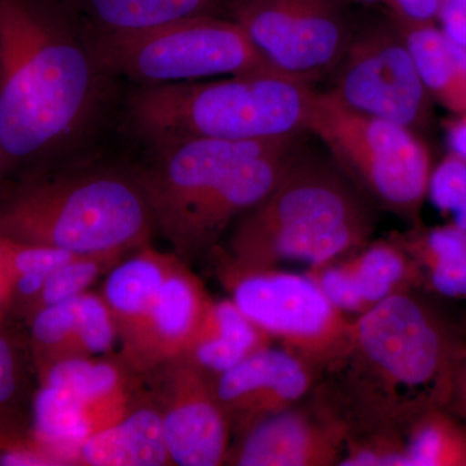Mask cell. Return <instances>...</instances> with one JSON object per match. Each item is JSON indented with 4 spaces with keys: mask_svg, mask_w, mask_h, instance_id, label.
I'll use <instances>...</instances> for the list:
<instances>
[{
    "mask_svg": "<svg viewBox=\"0 0 466 466\" xmlns=\"http://www.w3.org/2000/svg\"><path fill=\"white\" fill-rule=\"evenodd\" d=\"M415 290L352 318L348 352L328 370L336 386L323 403L349 434L404 431L426 410L449 406L465 339Z\"/></svg>",
    "mask_w": 466,
    "mask_h": 466,
    "instance_id": "6da1fadb",
    "label": "cell"
},
{
    "mask_svg": "<svg viewBox=\"0 0 466 466\" xmlns=\"http://www.w3.org/2000/svg\"><path fill=\"white\" fill-rule=\"evenodd\" d=\"M94 60L35 0H0V146L8 162L42 155L82 127Z\"/></svg>",
    "mask_w": 466,
    "mask_h": 466,
    "instance_id": "7a4b0ae2",
    "label": "cell"
},
{
    "mask_svg": "<svg viewBox=\"0 0 466 466\" xmlns=\"http://www.w3.org/2000/svg\"><path fill=\"white\" fill-rule=\"evenodd\" d=\"M370 201L336 162L297 147L271 192L242 214L228 259L249 268H308L336 262L370 241Z\"/></svg>",
    "mask_w": 466,
    "mask_h": 466,
    "instance_id": "3957f363",
    "label": "cell"
},
{
    "mask_svg": "<svg viewBox=\"0 0 466 466\" xmlns=\"http://www.w3.org/2000/svg\"><path fill=\"white\" fill-rule=\"evenodd\" d=\"M315 94L312 84L280 73L150 85L131 97L130 116L155 147L186 139H288L308 133Z\"/></svg>",
    "mask_w": 466,
    "mask_h": 466,
    "instance_id": "277c9868",
    "label": "cell"
},
{
    "mask_svg": "<svg viewBox=\"0 0 466 466\" xmlns=\"http://www.w3.org/2000/svg\"><path fill=\"white\" fill-rule=\"evenodd\" d=\"M152 211L137 177L90 173L27 184L0 201V238L116 259L148 241Z\"/></svg>",
    "mask_w": 466,
    "mask_h": 466,
    "instance_id": "5b68a950",
    "label": "cell"
},
{
    "mask_svg": "<svg viewBox=\"0 0 466 466\" xmlns=\"http://www.w3.org/2000/svg\"><path fill=\"white\" fill-rule=\"evenodd\" d=\"M308 133L319 137L368 201L413 226L420 223L433 167L415 131L357 112L332 91H317Z\"/></svg>",
    "mask_w": 466,
    "mask_h": 466,
    "instance_id": "8992f818",
    "label": "cell"
},
{
    "mask_svg": "<svg viewBox=\"0 0 466 466\" xmlns=\"http://www.w3.org/2000/svg\"><path fill=\"white\" fill-rule=\"evenodd\" d=\"M94 54L95 61L106 69L152 85L280 73L260 55L238 21L216 15L182 18L143 32L104 34Z\"/></svg>",
    "mask_w": 466,
    "mask_h": 466,
    "instance_id": "52a82bcc",
    "label": "cell"
},
{
    "mask_svg": "<svg viewBox=\"0 0 466 466\" xmlns=\"http://www.w3.org/2000/svg\"><path fill=\"white\" fill-rule=\"evenodd\" d=\"M220 278L257 327L319 372H328L345 357L352 318L334 308L306 272L249 268L227 259Z\"/></svg>",
    "mask_w": 466,
    "mask_h": 466,
    "instance_id": "ba28073f",
    "label": "cell"
},
{
    "mask_svg": "<svg viewBox=\"0 0 466 466\" xmlns=\"http://www.w3.org/2000/svg\"><path fill=\"white\" fill-rule=\"evenodd\" d=\"M333 75L329 91L350 108L415 133L428 122L431 96L391 20L352 33Z\"/></svg>",
    "mask_w": 466,
    "mask_h": 466,
    "instance_id": "9c48e42d",
    "label": "cell"
},
{
    "mask_svg": "<svg viewBox=\"0 0 466 466\" xmlns=\"http://www.w3.org/2000/svg\"><path fill=\"white\" fill-rule=\"evenodd\" d=\"M345 0H257L233 7L263 57L281 75L312 84L339 66L351 27Z\"/></svg>",
    "mask_w": 466,
    "mask_h": 466,
    "instance_id": "30bf717a",
    "label": "cell"
},
{
    "mask_svg": "<svg viewBox=\"0 0 466 466\" xmlns=\"http://www.w3.org/2000/svg\"><path fill=\"white\" fill-rule=\"evenodd\" d=\"M302 137L240 142L186 139L156 147L157 156L137 177L153 220L167 238L187 213L233 168L284 148Z\"/></svg>",
    "mask_w": 466,
    "mask_h": 466,
    "instance_id": "8fae6325",
    "label": "cell"
},
{
    "mask_svg": "<svg viewBox=\"0 0 466 466\" xmlns=\"http://www.w3.org/2000/svg\"><path fill=\"white\" fill-rule=\"evenodd\" d=\"M167 368L164 403L159 408L173 465L227 464L232 428L214 390L213 377L177 358Z\"/></svg>",
    "mask_w": 466,
    "mask_h": 466,
    "instance_id": "7c38bea8",
    "label": "cell"
},
{
    "mask_svg": "<svg viewBox=\"0 0 466 466\" xmlns=\"http://www.w3.org/2000/svg\"><path fill=\"white\" fill-rule=\"evenodd\" d=\"M318 373L309 361L271 345L213 377L214 390L232 431L241 435L267 417L299 406Z\"/></svg>",
    "mask_w": 466,
    "mask_h": 466,
    "instance_id": "4fadbf2b",
    "label": "cell"
},
{
    "mask_svg": "<svg viewBox=\"0 0 466 466\" xmlns=\"http://www.w3.org/2000/svg\"><path fill=\"white\" fill-rule=\"evenodd\" d=\"M349 426L320 403L314 410L289 408L262 420L231 446L227 464L238 466L339 465Z\"/></svg>",
    "mask_w": 466,
    "mask_h": 466,
    "instance_id": "5bb4252c",
    "label": "cell"
},
{
    "mask_svg": "<svg viewBox=\"0 0 466 466\" xmlns=\"http://www.w3.org/2000/svg\"><path fill=\"white\" fill-rule=\"evenodd\" d=\"M299 142L300 137L229 171L167 236L177 254L186 258L207 250L232 220L262 201L283 177Z\"/></svg>",
    "mask_w": 466,
    "mask_h": 466,
    "instance_id": "9a60e30c",
    "label": "cell"
},
{
    "mask_svg": "<svg viewBox=\"0 0 466 466\" xmlns=\"http://www.w3.org/2000/svg\"><path fill=\"white\" fill-rule=\"evenodd\" d=\"M210 302L201 281L177 258L126 364L148 370L182 358Z\"/></svg>",
    "mask_w": 466,
    "mask_h": 466,
    "instance_id": "2e32d148",
    "label": "cell"
},
{
    "mask_svg": "<svg viewBox=\"0 0 466 466\" xmlns=\"http://www.w3.org/2000/svg\"><path fill=\"white\" fill-rule=\"evenodd\" d=\"M175 260V257L144 245L139 253L116 265L106 276L101 297L115 319L124 357L142 332Z\"/></svg>",
    "mask_w": 466,
    "mask_h": 466,
    "instance_id": "e0dca14e",
    "label": "cell"
},
{
    "mask_svg": "<svg viewBox=\"0 0 466 466\" xmlns=\"http://www.w3.org/2000/svg\"><path fill=\"white\" fill-rule=\"evenodd\" d=\"M76 464L90 466L173 465L165 441L161 410L156 406L133 408L115 424L88 437Z\"/></svg>",
    "mask_w": 466,
    "mask_h": 466,
    "instance_id": "ac0fdd59",
    "label": "cell"
},
{
    "mask_svg": "<svg viewBox=\"0 0 466 466\" xmlns=\"http://www.w3.org/2000/svg\"><path fill=\"white\" fill-rule=\"evenodd\" d=\"M271 345L272 339L231 299H211L183 358L216 377Z\"/></svg>",
    "mask_w": 466,
    "mask_h": 466,
    "instance_id": "d6986e66",
    "label": "cell"
},
{
    "mask_svg": "<svg viewBox=\"0 0 466 466\" xmlns=\"http://www.w3.org/2000/svg\"><path fill=\"white\" fill-rule=\"evenodd\" d=\"M421 272L422 287L446 299H466V231L452 223L394 235Z\"/></svg>",
    "mask_w": 466,
    "mask_h": 466,
    "instance_id": "ffe728a7",
    "label": "cell"
},
{
    "mask_svg": "<svg viewBox=\"0 0 466 466\" xmlns=\"http://www.w3.org/2000/svg\"><path fill=\"white\" fill-rule=\"evenodd\" d=\"M392 23L403 36L429 95L456 115L466 112V75L453 56L450 39L433 23Z\"/></svg>",
    "mask_w": 466,
    "mask_h": 466,
    "instance_id": "44dd1931",
    "label": "cell"
},
{
    "mask_svg": "<svg viewBox=\"0 0 466 466\" xmlns=\"http://www.w3.org/2000/svg\"><path fill=\"white\" fill-rule=\"evenodd\" d=\"M345 260L370 309L400 291L422 287L419 266L394 235L367 242Z\"/></svg>",
    "mask_w": 466,
    "mask_h": 466,
    "instance_id": "7402d4cb",
    "label": "cell"
},
{
    "mask_svg": "<svg viewBox=\"0 0 466 466\" xmlns=\"http://www.w3.org/2000/svg\"><path fill=\"white\" fill-rule=\"evenodd\" d=\"M106 34L143 32L201 15H214L223 0H85Z\"/></svg>",
    "mask_w": 466,
    "mask_h": 466,
    "instance_id": "603a6c76",
    "label": "cell"
},
{
    "mask_svg": "<svg viewBox=\"0 0 466 466\" xmlns=\"http://www.w3.org/2000/svg\"><path fill=\"white\" fill-rule=\"evenodd\" d=\"M403 433L408 466H466V424L447 408L426 410Z\"/></svg>",
    "mask_w": 466,
    "mask_h": 466,
    "instance_id": "cb8c5ba5",
    "label": "cell"
},
{
    "mask_svg": "<svg viewBox=\"0 0 466 466\" xmlns=\"http://www.w3.org/2000/svg\"><path fill=\"white\" fill-rule=\"evenodd\" d=\"M118 333L103 297L85 291L76 299V357L106 355Z\"/></svg>",
    "mask_w": 466,
    "mask_h": 466,
    "instance_id": "d4e9b609",
    "label": "cell"
},
{
    "mask_svg": "<svg viewBox=\"0 0 466 466\" xmlns=\"http://www.w3.org/2000/svg\"><path fill=\"white\" fill-rule=\"evenodd\" d=\"M116 262L108 257L79 256L52 272L43 285V289L32 308L27 311L25 321L34 312L64 300L76 299L84 294L103 272L104 267Z\"/></svg>",
    "mask_w": 466,
    "mask_h": 466,
    "instance_id": "484cf974",
    "label": "cell"
},
{
    "mask_svg": "<svg viewBox=\"0 0 466 466\" xmlns=\"http://www.w3.org/2000/svg\"><path fill=\"white\" fill-rule=\"evenodd\" d=\"M56 458L36 441L26 412L0 413V466H56Z\"/></svg>",
    "mask_w": 466,
    "mask_h": 466,
    "instance_id": "4316f807",
    "label": "cell"
},
{
    "mask_svg": "<svg viewBox=\"0 0 466 466\" xmlns=\"http://www.w3.org/2000/svg\"><path fill=\"white\" fill-rule=\"evenodd\" d=\"M26 358H30L27 342L3 329L0 324V413L26 412Z\"/></svg>",
    "mask_w": 466,
    "mask_h": 466,
    "instance_id": "83f0119b",
    "label": "cell"
},
{
    "mask_svg": "<svg viewBox=\"0 0 466 466\" xmlns=\"http://www.w3.org/2000/svg\"><path fill=\"white\" fill-rule=\"evenodd\" d=\"M339 466H408L403 431L349 434Z\"/></svg>",
    "mask_w": 466,
    "mask_h": 466,
    "instance_id": "f1b7e54d",
    "label": "cell"
},
{
    "mask_svg": "<svg viewBox=\"0 0 466 466\" xmlns=\"http://www.w3.org/2000/svg\"><path fill=\"white\" fill-rule=\"evenodd\" d=\"M345 258L314 267V268H308L306 274L314 279L315 283L318 284L334 308L339 309L350 318H355L366 312L370 308L361 296L357 280H355Z\"/></svg>",
    "mask_w": 466,
    "mask_h": 466,
    "instance_id": "f546056e",
    "label": "cell"
},
{
    "mask_svg": "<svg viewBox=\"0 0 466 466\" xmlns=\"http://www.w3.org/2000/svg\"><path fill=\"white\" fill-rule=\"evenodd\" d=\"M443 0H385L391 20L398 23H434Z\"/></svg>",
    "mask_w": 466,
    "mask_h": 466,
    "instance_id": "4dcf8cb0",
    "label": "cell"
},
{
    "mask_svg": "<svg viewBox=\"0 0 466 466\" xmlns=\"http://www.w3.org/2000/svg\"><path fill=\"white\" fill-rule=\"evenodd\" d=\"M438 18L444 35L466 48V0H443Z\"/></svg>",
    "mask_w": 466,
    "mask_h": 466,
    "instance_id": "1f68e13d",
    "label": "cell"
},
{
    "mask_svg": "<svg viewBox=\"0 0 466 466\" xmlns=\"http://www.w3.org/2000/svg\"><path fill=\"white\" fill-rule=\"evenodd\" d=\"M447 410L466 424V339L460 349L453 375L452 392Z\"/></svg>",
    "mask_w": 466,
    "mask_h": 466,
    "instance_id": "d6a6232c",
    "label": "cell"
},
{
    "mask_svg": "<svg viewBox=\"0 0 466 466\" xmlns=\"http://www.w3.org/2000/svg\"><path fill=\"white\" fill-rule=\"evenodd\" d=\"M447 142L451 155L466 162V112L459 113L458 118L447 125Z\"/></svg>",
    "mask_w": 466,
    "mask_h": 466,
    "instance_id": "836d02e7",
    "label": "cell"
},
{
    "mask_svg": "<svg viewBox=\"0 0 466 466\" xmlns=\"http://www.w3.org/2000/svg\"><path fill=\"white\" fill-rule=\"evenodd\" d=\"M8 296L7 281H5L2 265H0V324H2L3 318L7 315Z\"/></svg>",
    "mask_w": 466,
    "mask_h": 466,
    "instance_id": "e575fe53",
    "label": "cell"
},
{
    "mask_svg": "<svg viewBox=\"0 0 466 466\" xmlns=\"http://www.w3.org/2000/svg\"><path fill=\"white\" fill-rule=\"evenodd\" d=\"M9 165L7 157H5V152H3L2 146H0V177L5 173V168Z\"/></svg>",
    "mask_w": 466,
    "mask_h": 466,
    "instance_id": "d590c367",
    "label": "cell"
},
{
    "mask_svg": "<svg viewBox=\"0 0 466 466\" xmlns=\"http://www.w3.org/2000/svg\"><path fill=\"white\" fill-rule=\"evenodd\" d=\"M348 3H359V5H375V3L385 2V0H345Z\"/></svg>",
    "mask_w": 466,
    "mask_h": 466,
    "instance_id": "8d00e7d4",
    "label": "cell"
},
{
    "mask_svg": "<svg viewBox=\"0 0 466 466\" xmlns=\"http://www.w3.org/2000/svg\"><path fill=\"white\" fill-rule=\"evenodd\" d=\"M257 2V0H231L232 8L238 5H248V3Z\"/></svg>",
    "mask_w": 466,
    "mask_h": 466,
    "instance_id": "74e56055",
    "label": "cell"
}]
</instances>
